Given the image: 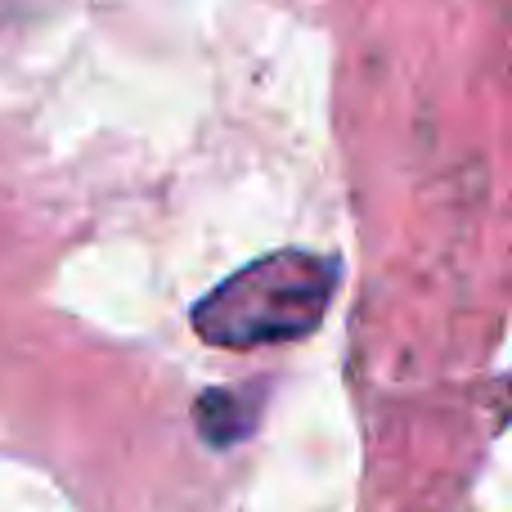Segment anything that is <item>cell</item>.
I'll list each match as a JSON object with an SVG mask.
<instances>
[{"instance_id": "obj_2", "label": "cell", "mask_w": 512, "mask_h": 512, "mask_svg": "<svg viewBox=\"0 0 512 512\" xmlns=\"http://www.w3.org/2000/svg\"><path fill=\"white\" fill-rule=\"evenodd\" d=\"M256 423V405L248 396H239V391H203L198 396V432H203L207 445H216V450H225V445L243 441V436L252 432Z\"/></svg>"}, {"instance_id": "obj_1", "label": "cell", "mask_w": 512, "mask_h": 512, "mask_svg": "<svg viewBox=\"0 0 512 512\" xmlns=\"http://www.w3.org/2000/svg\"><path fill=\"white\" fill-rule=\"evenodd\" d=\"M337 292V261L306 248H283L234 270L194 306V333L207 346L252 351V346L297 342L315 333Z\"/></svg>"}]
</instances>
